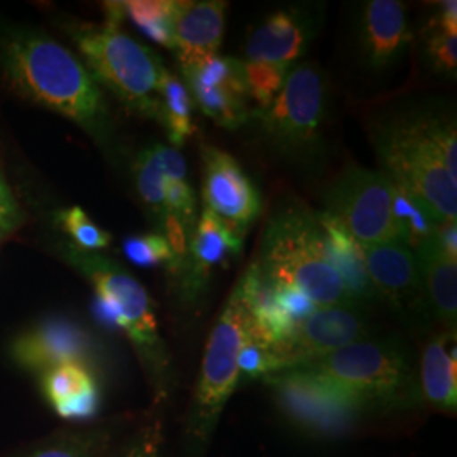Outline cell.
<instances>
[{
    "label": "cell",
    "instance_id": "cell-1",
    "mask_svg": "<svg viewBox=\"0 0 457 457\" xmlns=\"http://www.w3.org/2000/svg\"><path fill=\"white\" fill-rule=\"evenodd\" d=\"M0 66L17 94L73 120L98 145H112L100 85L63 45L46 34L14 29L0 41Z\"/></svg>",
    "mask_w": 457,
    "mask_h": 457
},
{
    "label": "cell",
    "instance_id": "cell-2",
    "mask_svg": "<svg viewBox=\"0 0 457 457\" xmlns=\"http://www.w3.org/2000/svg\"><path fill=\"white\" fill-rule=\"evenodd\" d=\"M254 264L268 279L305 295L319 309L356 305L328 260L317 213L287 209L273 217Z\"/></svg>",
    "mask_w": 457,
    "mask_h": 457
},
{
    "label": "cell",
    "instance_id": "cell-3",
    "mask_svg": "<svg viewBox=\"0 0 457 457\" xmlns=\"http://www.w3.org/2000/svg\"><path fill=\"white\" fill-rule=\"evenodd\" d=\"M298 370L320 378L366 411L409 409L420 400L409 354L393 339L368 337Z\"/></svg>",
    "mask_w": 457,
    "mask_h": 457
},
{
    "label": "cell",
    "instance_id": "cell-4",
    "mask_svg": "<svg viewBox=\"0 0 457 457\" xmlns=\"http://www.w3.org/2000/svg\"><path fill=\"white\" fill-rule=\"evenodd\" d=\"M66 258L96 290L94 312L98 320L128 336L156 383L160 395L168 393L170 360L160 336L154 307L145 287L119 262L97 253L70 245Z\"/></svg>",
    "mask_w": 457,
    "mask_h": 457
},
{
    "label": "cell",
    "instance_id": "cell-5",
    "mask_svg": "<svg viewBox=\"0 0 457 457\" xmlns=\"http://www.w3.org/2000/svg\"><path fill=\"white\" fill-rule=\"evenodd\" d=\"M383 175L420 198L441 222H457V180L432 146L427 109H411L383 120L375 132Z\"/></svg>",
    "mask_w": 457,
    "mask_h": 457
},
{
    "label": "cell",
    "instance_id": "cell-6",
    "mask_svg": "<svg viewBox=\"0 0 457 457\" xmlns=\"http://www.w3.org/2000/svg\"><path fill=\"white\" fill-rule=\"evenodd\" d=\"M71 36L98 85L132 112L162 120L158 85L164 66L154 51L112 24L79 26Z\"/></svg>",
    "mask_w": 457,
    "mask_h": 457
},
{
    "label": "cell",
    "instance_id": "cell-7",
    "mask_svg": "<svg viewBox=\"0 0 457 457\" xmlns=\"http://www.w3.org/2000/svg\"><path fill=\"white\" fill-rule=\"evenodd\" d=\"M327 83L313 63L292 65L277 98L266 109H253L262 136L279 154L296 163H312L324 147Z\"/></svg>",
    "mask_w": 457,
    "mask_h": 457
},
{
    "label": "cell",
    "instance_id": "cell-8",
    "mask_svg": "<svg viewBox=\"0 0 457 457\" xmlns=\"http://www.w3.org/2000/svg\"><path fill=\"white\" fill-rule=\"evenodd\" d=\"M371 337L366 309L356 305L322 307L278 343L249 341L239 354L241 375L266 378L303 366L349 344Z\"/></svg>",
    "mask_w": 457,
    "mask_h": 457
},
{
    "label": "cell",
    "instance_id": "cell-9",
    "mask_svg": "<svg viewBox=\"0 0 457 457\" xmlns=\"http://www.w3.org/2000/svg\"><path fill=\"white\" fill-rule=\"evenodd\" d=\"M247 332L249 312L236 287L205 347L188 419V442L192 449H202L209 444L228 398L237 386L241 378L239 354Z\"/></svg>",
    "mask_w": 457,
    "mask_h": 457
},
{
    "label": "cell",
    "instance_id": "cell-10",
    "mask_svg": "<svg viewBox=\"0 0 457 457\" xmlns=\"http://www.w3.org/2000/svg\"><path fill=\"white\" fill-rule=\"evenodd\" d=\"M327 215L361 245L400 243L393 222L392 181L358 164L343 170L324 195Z\"/></svg>",
    "mask_w": 457,
    "mask_h": 457
},
{
    "label": "cell",
    "instance_id": "cell-11",
    "mask_svg": "<svg viewBox=\"0 0 457 457\" xmlns=\"http://www.w3.org/2000/svg\"><path fill=\"white\" fill-rule=\"evenodd\" d=\"M262 379L275 390L285 415L312 436H341L366 413L354 400L298 368Z\"/></svg>",
    "mask_w": 457,
    "mask_h": 457
},
{
    "label": "cell",
    "instance_id": "cell-12",
    "mask_svg": "<svg viewBox=\"0 0 457 457\" xmlns=\"http://www.w3.org/2000/svg\"><path fill=\"white\" fill-rule=\"evenodd\" d=\"M361 247L378 300L410 322L425 320L430 309L413 251L402 243Z\"/></svg>",
    "mask_w": 457,
    "mask_h": 457
},
{
    "label": "cell",
    "instance_id": "cell-13",
    "mask_svg": "<svg viewBox=\"0 0 457 457\" xmlns=\"http://www.w3.org/2000/svg\"><path fill=\"white\" fill-rule=\"evenodd\" d=\"M181 73L194 104L217 126L236 131L251 119L243 62L215 56L202 66L181 70Z\"/></svg>",
    "mask_w": 457,
    "mask_h": 457
},
{
    "label": "cell",
    "instance_id": "cell-14",
    "mask_svg": "<svg viewBox=\"0 0 457 457\" xmlns=\"http://www.w3.org/2000/svg\"><path fill=\"white\" fill-rule=\"evenodd\" d=\"M11 353L21 368L43 375L63 364L90 368L96 358V345L77 322L48 319L17 336Z\"/></svg>",
    "mask_w": 457,
    "mask_h": 457
},
{
    "label": "cell",
    "instance_id": "cell-15",
    "mask_svg": "<svg viewBox=\"0 0 457 457\" xmlns=\"http://www.w3.org/2000/svg\"><path fill=\"white\" fill-rule=\"evenodd\" d=\"M202 196L207 209L243 228L262 213L256 185L234 156L217 147H202Z\"/></svg>",
    "mask_w": 457,
    "mask_h": 457
},
{
    "label": "cell",
    "instance_id": "cell-16",
    "mask_svg": "<svg viewBox=\"0 0 457 457\" xmlns=\"http://www.w3.org/2000/svg\"><path fill=\"white\" fill-rule=\"evenodd\" d=\"M247 228L204 209L188 236V258L181 270L183 290L188 298L200 294L213 268L243 253Z\"/></svg>",
    "mask_w": 457,
    "mask_h": 457
},
{
    "label": "cell",
    "instance_id": "cell-17",
    "mask_svg": "<svg viewBox=\"0 0 457 457\" xmlns=\"http://www.w3.org/2000/svg\"><path fill=\"white\" fill-rule=\"evenodd\" d=\"M228 2L175 0L173 36L181 70L202 66L219 56L226 31Z\"/></svg>",
    "mask_w": 457,
    "mask_h": 457
},
{
    "label": "cell",
    "instance_id": "cell-18",
    "mask_svg": "<svg viewBox=\"0 0 457 457\" xmlns=\"http://www.w3.org/2000/svg\"><path fill=\"white\" fill-rule=\"evenodd\" d=\"M315 9L285 7L266 17L245 43V62L294 65L315 36Z\"/></svg>",
    "mask_w": 457,
    "mask_h": 457
},
{
    "label": "cell",
    "instance_id": "cell-19",
    "mask_svg": "<svg viewBox=\"0 0 457 457\" xmlns=\"http://www.w3.org/2000/svg\"><path fill=\"white\" fill-rule=\"evenodd\" d=\"M360 28L361 54L368 68L375 71L400 62L413 37L407 9L398 0L366 2Z\"/></svg>",
    "mask_w": 457,
    "mask_h": 457
},
{
    "label": "cell",
    "instance_id": "cell-20",
    "mask_svg": "<svg viewBox=\"0 0 457 457\" xmlns=\"http://www.w3.org/2000/svg\"><path fill=\"white\" fill-rule=\"evenodd\" d=\"M413 254L424 283L430 315L445 327V332H456L457 262L444 254L434 237L415 247Z\"/></svg>",
    "mask_w": 457,
    "mask_h": 457
},
{
    "label": "cell",
    "instance_id": "cell-21",
    "mask_svg": "<svg viewBox=\"0 0 457 457\" xmlns=\"http://www.w3.org/2000/svg\"><path fill=\"white\" fill-rule=\"evenodd\" d=\"M43 393L54 411L68 420H87L100 407L97 381L83 364H63L41 378Z\"/></svg>",
    "mask_w": 457,
    "mask_h": 457
},
{
    "label": "cell",
    "instance_id": "cell-22",
    "mask_svg": "<svg viewBox=\"0 0 457 457\" xmlns=\"http://www.w3.org/2000/svg\"><path fill=\"white\" fill-rule=\"evenodd\" d=\"M326 237L327 254L344 287L356 305L362 309L378 302L375 288L366 271L362 247L345 228L330 215L317 213Z\"/></svg>",
    "mask_w": 457,
    "mask_h": 457
},
{
    "label": "cell",
    "instance_id": "cell-23",
    "mask_svg": "<svg viewBox=\"0 0 457 457\" xmlns=\"http://www.w3.org/2000/svg\"><path fill=\"white\" fill-rule=\"evenodd\" d=\"M456 332H444L430 339L420 362V393L434 409L456 411Z\"/></svg>",
    "mask_w": 457,
    "mask_h": 457
},
{
    "label": "cell",
    "instance_id": "cell-24",
    "mask_svg": "<svg viewBox=\"0 0 457 457\" xmlns=\"http://www.w3.org/2000/svg\"><path fill=\"white\" fill-rule=\"evenodd\" d=\"M137 194L158 220L164 215V190L168 181L187 179V163L175 147L154 145L145 149L134 164Z\"/></svg>",
    "mask_w": 457,
    "mask_h": 457
},
{
    "label": "cell",
    "instance_id": "cell-25",
    "mask_svg": "<svg viewBox=\"0 0 457 457\" xmlns=\"http://www.w3.org/2000/svg\"><path fill=\"white\" fill-rule=\"evenodd\" d=\"M392 213L398 241L409 249L434 237L441 220L432 213L420 198L392 181Z\"/></svg>",
    "mask_w": 457,
    "mask_h": 457
},
{
    "label": "cell",
    "instance_id": "cell-26",
    "mask_svg": "<svg viewBox=\"0 0 457 457\" xmlns=\"http://www.w3.org/2000/svg\"><path fill=\"white\" fill-rule=\"evenodd\" d=\"M158 94L162 102V124L166 128L171 145L181 146L194 136V98L185 82L166 68L162 73Z\"/></svg>",
    "mask_w": 457,
    "mask_h": 457
},
{
    "label": "cell",
    "instance_id": "cell-27",
    "mask_svg": "<svg viewBox=\"0 0 457 457\" xmlns=\"http://www.w3.org/2000/svg\"><path fill=\"white\" fill-rule=\"evenodd\" d=\"M124 14L131 19L137 29L146 34L156 45L175 48L173 36V7L175 0H131L122 2Z\"/></svg>",
    "mask_w": 457,
    "mask_h": 457
},
{
    "label": "cell",
    "instance_id": "cell-28",
    "mask_svg": "<svg viewBox=\"0 0 457 457\" xmlns=\"http://www.w3.org/2000/svg\"><path fill=\"white\" fill-rule=\"evenodd\" d=\"M245 88L249 100L256 104V109H266L277 98L292 65L283 63H262L245 62Z\"/></svg>",
    "mask_w": 457,
    "mask_h": 457
},
{
    "label": "cell",
    "instance_id": "cell-29",
    "mask_svg": "<svg viewBox=\"0 0 457 457\" xmlns=\"http://www.w3.org/2000/svg\"><path fill=\"white\" fill-rule=\"evenodd\" d=\"M60 228L65 230L75 243V247L85 253H97L111 245L112 237L109 232L98 228L80 207H70L56 217Z\"/></svg>",
    "mask_w": 457,
    "mask_h": 457
},
{
    "label": "cell",
    "instance_id": "cell-30",
    "mask_svg": "<svg viewBox=\"0 0 457 457\" xmlns=\"http://www.w3.org/2000/svg\"><path fill=\"white\" fill-rule=\"evenodd\" d=\"M124 256L128 258V262L141 268L164 266V268H170L171 271H177L175 256L162 232L141 234V236H132L129 239H126Z\"/></svg>",
    "mask_w": 457,
    "mask_h": 457
},
{
    "label": "cell",
    "instance_id": "cell-31",
    "mask_svg": "<svg viewBox=\"0 0 457 457\" xmlns=\"http://www.w3.org/2000/svg\"><path fill=\"white\" fill-rule=\"evenodd\" d=\"M164 213L177 217L190 236L196 222V198L187 179L168 181L164 190Z\"/></svg>",
    "mask_w": 457,
    "mask_h": 457
},
{
    "label": "cell",
    "instance_id": "cell-32",
    "mask_svg": "<svg viewBox=\"0 0 457 457\" xmlns=\"http://www.w3.org/2000/svg\"><path fill=\"white\" fill-rule=\"evenodd\" d=\"M427 54L434 70L442 75L454 77L457 70V36L442 33L439 28L427 36Z\"/></svg>",
    "mask_w": 457,
    "mask_h": 457
},
{
    "label": "cell",
    "instance_id": "cell-33",
    "mask_svg": "<svg viewBox=\"0 0 457 457\" xmlns=\"http://www.w3.org/2000/svg\"><path fill=\"white\" fill-rule=\"evenodd\" d=\"M100 445V436L96 432L73 434L62 441L53 442L36 451L29 457H94Z\"/></svg>",
    "mask_w": 457,
    "mask_h": 457
},
{
    "label": "cell",
    "instance_id": "cell-34",
    "mask_svg": "<svg viewBox=\"0 0 457 457\" xmlns=\"http://www.w3.org/2000/svg\"><path fill=\"white\" fill-rule=\"evenodd\" d=\"M163 449V425L162 420H151L145 425L119 457H162Z\"/></svg>",
    "mask_w": 457,
    "mask_h": 457
},
{
    "label": "cell",
    "instance_id": "cell-35",
    "mask_svg": "<svg viewBox=\"0 0 457 457\" xmlns=\"http://www.w3.org/2000/svg\"><path fill=\"white\" fill-rule=\"evenodd\" d=\"M17 205L9 187L0 175V237L16 228Z\"/></svg>",
    "mask_w": 457,
    "mask_h": 457
},
{
    "label": "cell",
    "instance_id": "cell-36",
    "mask_svg": "<svg viewBox=\"0 0 457 457\" xmlns=\"http://www.w3.org/2000/svg\"><path fill=\"white\" fill-rule=\"evenodd\" d=\"M434 239L447 258L457 262V222H441L434 234Z\"/></svg>",
    "mask_w": 457,
    "mask_h": 457
},
{
    "label": "cell",
    "instance_id": "cell-37",
    "mask_svg": "<svg viewBox=\"0 0 457 457\" xmlns=\"http://www.w3.org/2000/svg\"><path fill=\"white\" fill-rule=\"evenodd\" d=\"M437 22L434 24L439 28L442 33L449 36H457V2L456 0H447L442 2L439 7V16L436 19Z\"/></svg>",
    "mask_w": 457,
    "mask_h": 457
}]
</instances>
